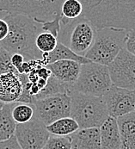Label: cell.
<instances>
[{"instance_id": "cell-19", "label": "cell", "mask_w": 135, "mask_h": 149, "mask_svg": "<svg viewBox=\"0 0 135 149\" xmlns=\"http://www.w3.org/2000/svg\"><path fill=\"white\" fill-rule=\"evenodd\" d=\"M46 129L51 135L69 136L78 129L79 126L78 123L71 116L59 119L46 126Z\"/></svg>"}, {"instance_id": "cell-20", "label": "cell", "mask_w": 135, "mask_h": 149, "mask_svg": "<svg viewBox=\"0 0 135 149\" xmlns=\"http://www.w3.org/2000/svg\"><path fill=\"white\" fill-rule=\"evenodd\" d=\"M83 14V4L79 0H65L61 6L60 24H65L69 21L74 20Z\"/></svg>"}, {"instance_id": "cell-8", "label": "cell", "mask_w": 135, "mask_h": 149, "mask_svg": "<svg viewBox=\"0 0 135 149\" xmlns=\"http://www.w3.org/2000/svg\"><path fill=\"white\" fill-rule=\"evenodd\" d=\"M35 116L46 126L53 122L71 116V101L68 93H60L36 100L34 103Z\"/></svg>"}, {"instance_id": "cell-3", "label": "cell", "mask_w": 135, "mask_h": 149, "mask_svg": "<svg viewBox=\"0 0 135 149\" xmlns=\"http://www.w3.org/2000/svg\"><path fill=\"white\" fill-rule=\"evenodd\" d=\"M71 117L79 128H100L109 116L102 97H96L70 91Z\"/></svg>"}, {"instance_id": "cell-30", "label": "cell", "mask_w": 135, "mask_h": 149, "mask_svg": "<svg viewBox=\"0 0 135 149\" xmlns=\"http://www.w3.org/2000/svg\"><path fill=\"white\" fill-rule=\"evenodd\" d=\"M4 104H3V102H1V101H0V110H1V109L3 107V105H4Z\"/></svg>"}, {"instance_id": "cell-7", "label": "cell", "mask_w": 135, "mask_h": 149, "mask_svg": "<svg viewBox=\"0 0 135 149\" xmlns=\"http://www.w3.org/2000/svg\"><path fill=\"white\" fill-rule=\"evenodd\" d=\"M0 11L28 16L40 24L62 18L54 10L51 0H0Z\"/></svg>"}, {"instance_id": "cell-15", "label": "cell", "mask_w": 135, "mask_h": 149, "mask_svg": "<svg viewBox=\"0 0 135 149\" xmlns=\"http://www.w3.org/2000/svg\"><path fill=\"white\" fill-rule=\"evenodd\" d=\"M99 128L101 149H120V134L116 118L109 116Z\"/></svg>"}, {"instance_id": "cell-12", "label": "cell", "mask_w": 135, "mask_h": 149, "mask_svg": "<svg viewBox=\"0 0 135 149\" xmlns=\"http://www.w3.org/2000/svg\"><path fill=\"white\" fill-rule=\"evenodd\" d=\"M18 75L12 72L0 75V101L3 104L17 103L20 98L23 86Z\"/></svg>"}, {"instance_id": "cell-31", "label": "cell", "mask_w": 135, "mask_h": 149, "mask_svg": "<svg viewBox=\"0 0 135 149\" xmlns=\"http://www.w3.org/2000/svg\"><path fill=\"white\" fill-rule=\"evenodd\" d=\"M134 112H135V108H134Z\"/></svg>"}, {"instance_id": "cell-10", "label": "cell", "mask_w": 135, "mask_h": 149, "mask_svg": "<svg viewBox=\"0 0 135 149\" xmlns=\"http://www.w3.org/2000/svg\"><path fill=\"white\" fill-rule=\"evenodd\" d=\"M15 136L22 149H42L50 134L45 124L34 116L26 123L17 124Z\"/></svg>"}, {"instance_id": "cell-23", "label": "cell", "mask_w": 135, "mask_h": 149, "mask_svg": "<svg viewBox=\"0 0 135 149\" xmlns=\"http://www.w3.org/2000/svg\"><path fill=\"white\" fill-rule=\"evenodd\" d=\"M42 149H71V136L51 135Z\"/></svg>"}, {"instance_id": "cell-25", "label": "cell", "mask_w": 135, "mask_h": 149, "mask_svg": "<svg viewBox=\"0 0 135 149\" xmlns=\"http://www.w3.org/2000/svg\"><path fill=\"white\" fill-rule=\"evenodd\" d=\"M125 49L135 55V29H127L125 42Z\"/></svg>"}, {"instance_id": "cell-11", "label": "cell", "mask_w": 135, "mask_h": 149, "mask_svg": "<svg viewBox=\"0 0 135 149\" xmlns=\"http://www.w3.org/2000/svg\"><path fill=\"white\" fill-rule=\"evenodd\" d=\"M109 116L118 118L134 112L135 93L134 91L113 85L102 97Z\"/></svg>"}, {"instance_id": "cell-27", "label": "cell", "mask_w": 135, "mask_h": 149, "mask_svg": "<svg viewBox=\"0 0 135 149\" xmlns=\"http://www.w3.org/2000/svg\"><path fill=\"white\" fill-rule=\"evenodd\" d=\"M25 61V58L23 54H11V64L13 65V66L18 70Z\"/></svg>"}, {"instance_id": "cell-21", "label": "cell", "mask_w": 135, "mask_h": 149, "mask_svg": "<svg viewBox=\"0 0 135 149\" xmlns=\"http://www.w3.org/2000/svg\"><path fill=\"white\" fill-rule=\"evenodd\" d=\"M35 116V108L33 104L15 103L12 109V117L17 124L26 123Z\"/></svg>"}, {"instance_id": "cell-4", "label": "cell", "mask_w": 135, "mask_h": 149, "mask_svg": "<svg viewBox=\"0 0 135 149\" xmlns=\"http://www.w3.org/2000/svg\"><path fill=\"white\" fill-rule=\"evenodd\" d=\"M127 29L118 28L97 29L94 42L84 57L91 62L109 65L125 48Z\"/></svg>"}, {"instance_id": "cell-2", "label": "cell", "mask_w": 135, "mask_h": 149, "mask_svg": "<svg viewBox=\"0 0 135 149\" xmlns=\"http://www.w3.org/2000/svg\"><path fill=\"white\" fill-rule=\"evenodd\" d=\"M3 19L9 25V33L6 38L0 42V46L10 54H23L25 61L42 60L43 54L35 45L40 23L22 14H8Z\"/></svg>"}, {"instance_id": "cell-32", "label": "cell", "mask_w": 135, "mask_h": 149, "mask_svg": "<svg viewBox=\"0 0 135 149\" xmlns=\"http://www.w3.org/2000/svg\"><path fill=\"white\" fill-rule=\"evenodd\" d=\"M134 91V93H135V91Z\"/></svg>"}, {"instance_id": "cell-5", "label": "cell", "mask_w": 135, "mask_h": 149, "mask_svg": "<svg viewBox=\"0 0 135 149\" xmlns=\"http://www.w3.org/2000/svg\"><path fill=\"white\" fill-rule=\"evenodd\" d=\"M96 29L90 20L81 16L65 24H60L57 39L75 54L84 57L94 42Z\"/></svg>"}, {"instance_id": "cell-26", "label": "cell", "mask_w": 135, "mask_h": 149, "mask_svg": "<svg viewBox=\"0 0 135 149\" xmlns=\"http://www.w3.org/2000/svg\"><path fill=\"white\" fill-rule=\"evenodd\" d=\"M0 149H22V148L14 135L6 141H0Z\"/></svg>"}, {"instance_id": "cell-13", "label": "cell", "mask_w": 135, "mask_h": 149, "mask_svg": "<svg viewBox=\"0 0 135 149\" xmlns=\"http://www.w3.org/2000/svg\"><path fill=\"white\" fill-rule=\"evenodd\" d=\"M46 66L58 80L67 85H72L77 81L81 69L80 63L69 60L58 61Z\"/></svg>"}, {"instance_id": "cell-22", "label": "cell", "mask_w": 135, "mask_h": 149, "mask_svg": "<svg viewBox=\"0 0 135 149\" xmlns=\"http://www.w3.org/2000/svg\"><path fill=\"white\" fill-rule=\"evenodd\" d=\"M58 44V39L53 35L48 32H42L38 34L35 45L40 52L42 54H48L52 52Z\"/></svg>"}, {"instance_id": "cell-14", "label": "cell", "mask_w": 135, "mask_h": 149, "mask_svg": "<svg viewBox=\"0 0 135 149\" xmlns=\"http://www.w3.org/2000/svg\"><path fill=\"white\" fill-rule=\"evenodd\" d=\"M70 136L71 149H101L99 128H79Z\"/></svg>"}, {"instance_id": "cell-6", "label": "cell", "mask_w": 135, "mask_h": 149, "mask_svg": "<svg viewBox=\"0 0 135 149\" xmlns=\"http://www.w3.org/2000/svg\"><path fill=\"white\" fill-rule=\"evenodd\" d=\"M112 85L108 66L90 62L81 65L79 76L77 81L69 87L68 91L103 97Z\"/></svg>"}, {"instance_id": "cell-28", "label": "cell", "mask_w": 135, "mask_h": 149, "mask_svg": "<svg viewBox=\"0 0 135 149\" xmlns=\"http://www.w3.org/2000/svg\"><path fill=\"white\" fill-rule=\"evenodd\" d=\"M9 33V25L3 18H0V42L3 41Z\"/></svg>"}, {"instance_id": "cell-24", "label": "cell", "mask_w": 135, "mask_h": 149, "mask_svg": "<svg viewBox=\"0 0 135 149\" xmlns=\"http://www.w3.org/2000/svg\"><path fill=\"white\" fill-rule=\"evenodd\" d=\"M7 72L19 74L17 70L11 64V54L0 46V75Z\"/></svg>"}, {"instance_id": "cell-18", "label": "cell", "mask_w": 135, "mask_h": 149, "mask_svg": "<svg viewBox=\"0 0 135 149\" xmlns=\"http://www.w3.org/2000/svg\"><path fill=\"white\" fill-rule=\"evenodd\" d=\"M15 103L5 104L0 110V141H6L15 135L17 123L12 117Z\"/></svg>"}, {"instance_id": "cell-9", "label": "cell", "mask_w": 135, "mask_h": 149, "mask_svg": "<svg viewBox=\"0 0 135 149\" xmlns=\"http://www.w3.org/2000/svg\"><path fill=\"white\" fill-rule=\"evenodd\" d=\"M108 68L113 85L135 91V55L122 48Z\"/></svg>"}, {"instance_id": "cell-17", "label": "cell", "mask_w": 135, "mask_h": 149, "mask_svg": "<svg viewBox=\"0 0 135 149\" xmlns=\"http://www.w3.org/2000/svg\"><path fill=\"white\" fill-rule=\"evenodd\" d=\"M42 60L45 62L46 65L53 63L58 61H63V60H69V61H74L80 64H86L91 62L90 60L84 56H80L77 54H75L72 50H71L68 47L65 46L64 44L58 42L56 47L48 54H42Z\"/></svg>"}, {"instance_id": "cell-1", "label": "cell", "mask_w": 135, "mask_h": 149, "mask_svg": "<svg viewBox=\"0 0 135 149\" xmlns=\"http://www.w3.org/2000/svg\"><path fill=\"white\" fill-rule=\"evenodd\" d=\"M82 16L96 29H135V0H79Z\"/></svg>"}, {"instance_id": "cell-29", "label": "cell", "mask_w": 135, "mask_h": 149, "mask_svg": "<svg viewBox=\"0 0 135 149\" xmlns=\"http://www.w3.org/2000/svg\"><path fill=\"white\" fill-rule=\"evenodd\" d=\"M51 1H52V3L54 7V10H56V12L61 16V6H62L63 3L65 2V0H51Z\"/></svg>"}, {"instance_id": "cell-16", "label": "cell", "mask_w": 135, "mask_h": 149, "mask_svg": "<svg viewBox=\"0 0 135 149\" xmlns=\"http://www.w3.org/2000/svg\"><path fill=\"white\" fill-rule=\"evenodd\" d=\"M120 134V149H135V112L117 118Z\"/></svg>"}]
</instances>
